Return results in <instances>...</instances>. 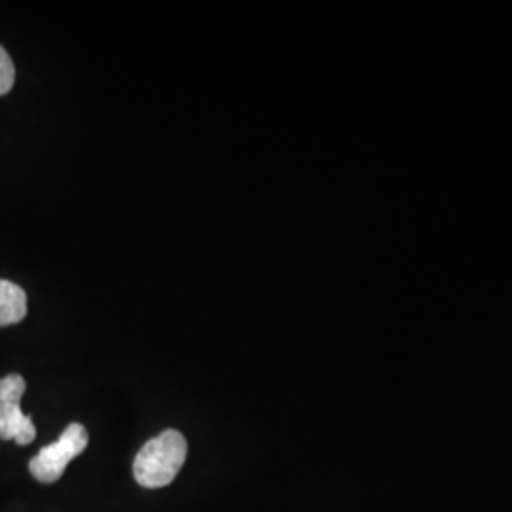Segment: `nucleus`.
<instances>
[{
	"mask_svg": "<svg viewBox=\"0 0 512 512\" xmlns=\"http://www.w3.org/2000/svg\"><path fill=\"white\" fill-rule=\"evenodd\" d=\"M35 437V423L21 412L19 403H0V439L16 440L19 446H27Z\"/></svg>",
	"mask_w": 512,
	"mask_h": 512,
	"instance_id": "3",
	"label": "nucleus"
},
{
	"mask_svg": "<svg viewBox=\"0 0 512 512\" xmlns=\"http://www.w3.org/2000/svg\"><path fill=\"white\" fill-rule=\"evenodd\" d=\"M14 80H16L14 61H12L8 52L0 46V95H6L12 90Z\"/></svg>",
	"mask_w": 512,
	"mask_h": 512,
	"instance_id": "6",
	"label": "nucleus"
},
{
	"mask_svg": "<svg viewBox=\"0 0 512 512\" xmlns=\"http://www.w3.org/2000/svg\"><path fill=\"white\" fill-rule=\"evenodd\" d=\"M25 380L19 374H10L0 380V403H19L25 393Z\"/></svg>",
	"mask_w": 512,
	"mask_h": 512,
	"instance_id": "5",
	"label": "nucleus"
},
{
	"mask_svg": "<svg viewBox=\"0 0 512 512\" xmlns=\"http://www.w3.org/2000/svg\"><path fill=\"white\" fill-rule=\"evenodd\" d=\"M188 452V444L183 433L175 429H167L158 437L148 440L147 444L139 450L133 475L143 488H164L175 480L179 471L183 469L184 459Z\"/></svg>",
	"mask_w": 512,
	"mask_h": 512,
	"instance_id": "1",
	"label": "nucleus"
},
{
	"mask_svg": "<svg viewBox=\"0 0 512 512\" xmlns=\"http://www.w3.org/2000/svg\"><path fill=\"white\" fill-rule=\"evenodd\" d=\"M27 315V294L6 279H0V327L16 325Z\"/></svg>",
	"mask_w": 512,
	"mask_h": 512,
	"instance_id": "4",
	"label": "nucleus"
},
{
	"mask_svg": "<svg viewBox=\"0 0 512 512\" xmlns=\"http://www.w3.org/2000/svg\"><path fill=\"white\" fill-rule=\"evenodd\" d=\"M86 446H88L86 427L80 423H71L61 433L59 440L44 446L37 456L31 459L29 471L38 482L54 484L63 476L67 465L86 450Z\"/></svg>",
	"mask_w": 512,
	"mask_h": 512,
	"instance_id": "2",
	"label": "nucleus"
}]
</instances>
